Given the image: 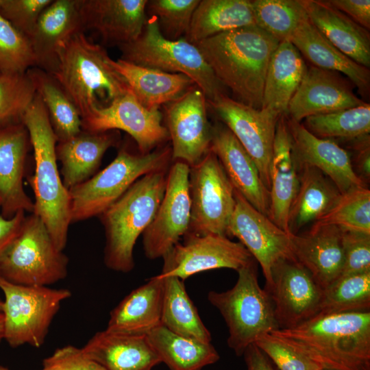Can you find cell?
<instances>
[{
    "label": "cell",
    "mask_w": 370,
    "mask_h": 370,
    "mask_svg": "<svg viewBox=\"0 0 370 370\" xmlns=\"http://www.w3.org/2000/svg\"><path fill=\"white\" fill-rule=\"evenodd\" d=\"M254 344L279 370H323L310 358L271 333L260 336Z\"/></svg>",
    "instance_id": "obj_46"
},
{
    "label": "cell",
    "mask_w": 370,
    "mask_h": 370,
    "mask_svg": "<svg viewBox=\"0 0 370 370\" xmlns=\"http://www.w3.org/2000/svg\"><path fill=\"white\" fill-rule=\"evenodd\" d=\"M162 120L159 108L145 107L130 90L109 106L82 119V130L92 132L123 130L133 138L139 152L147 153L169 138Z\"/></svg>",
    "instance_id": "obj_17"
},
{
    "label": "cell",
    "mask_w": 370,
    "mask_h": 370,
    "mask_svg": "<svg viewBox=\"0 0 370 370\" xmlns=\"http://www.w3.org/2000/svg\"><path fill=\"white\" fill-rule=\"evenodd\" d=\"M295 158L299 166L315 167L326 175L343 194L358 186H367L356 174L349 153L336 140L319 138L301 122L286 114Z\"/></svg>",
    "instance_id": "obj_20"
},
{
    "label": "cell",
    "mask_w": 370,
    "mask_h": 370,
    "mask_svg": "<svg viewBox=\"0 0 370 370\" xmlns=\"http://www.w3.org/2000/svg\"><path fill=\"white\" fill-rule=\"evenodd\" d=\"M299 167V186L288 217V231L292 234H298L304 226L323 216L342 195L318 169L308 165Z\"/></svg>",
    "instance_id": "obj_34"
},
{
    "label": "cell",
    "mask_w": 370,
    "mask_h": 370,
    "mask_svg": "<svg viewBox=\"0 0 370 370\" xmlns=\"http://www.w3.org/2000/svg\"><path fill=\"white\" fill-rule=\"evenodd\" d=\"M344 141H346L347 146L354 151L352 163L356 174L367 184L370 179L369 134Z\"/></svg>",
    "instance_id": "obj_50"
},
{
    "label": "cell",
    "mask_w": 370,
    "mask_h": 370,
    "mask_svg": "<svg viewBox=\"0 0 370 370\" xmlns=\"http://www.w3.org/2000/svg\"><path fill=\"white\" fill-rule=\"evenodd\" d=\"M36 91L28 73H0V123L21 122Z\"/></svg>",
    "instance_id": "obj_43"
},
{
    "label": "cell",
    "mask_w": 370,
    "mask_h": 370,
    "mask_svg": "<svg viewBox=\"0 0 370 370\" xmlns=\"http://www.w3.org/2000/svg\"><path fill=\"white\" fill-rule=\"evenodd\" d=\"M308 19L334 47L358 64L370 67V34L325 0H301Z\"/></svg>",
    "instance_id": "obj_28"
},
{
    "label": "cell",
    "mask_w": 370,
    "mask_h": 370,
    "mask_svg": "<svg viewBox=\"0 0 370 370\" xmlns=\"http://www.w3.org/2000/svg\"><path fill=\"white\" fill-rule=\"evenodd\" d=\"M208 103L252 158L269 190L273 146L281 115L268 108H252L228 95L220 96Z\"/></svg>",
    "instance_id": "obj_14"
},
{
    "label": "cell",
    "mask_w": 370,
    "mask_h": 370,
    "mask_svg": "<svg viewBox=\"0 0 370 370\" xmlns=\"http://www.w3.org/2000/svg\"><path fill=\"white\" fill-rule=\"evenodd\" d=\"M188 187L191 210L187 234L227 236L235 207L234 188L211 149L190 167Z\"/></svg>",
    "instance_id": "obj_11"
},
{
    "label": "cell",
    "mask_w": 370,
    "mask_h": 370,
    "mask_svg": "<svg viewBox=\"0 0 370 370\" xmlns=\"http://www.w3.org/2000/svg\"><path fill=\"white\" fill-rule=\"evenodd\" d=\"M314 136L323 139L346 140L369 134L370 105L324 114L310 116L302 123Z\"/></svg>",
    "instance_id": "obj_39"
},
{
    "label": "cell",
    "mask_w": 370,
    "mask_h": 370,
    "mask_svg": "<svg viewBox=\"0 0 370 370\" xmlns=\"http://www.w3.org/2000/svg\"><path fill=\"white\" fill-rule=\"evenodd\" d=\"M370 309V271L340 276L323 290L318 314L366 312Z\"/></svg>",
    "instance_id": "obj_40"
},
{
    "label": "cell",
    "mask_w": 370,
    "mask_h": 370,
    "mask_svg": "<svg viewBox=\"0 0 370 370\" xmlns=\"http://www.w3.org/2000/svg\"><path fill=\"white\" fill-rule=\"evenodd\" d=\"M82 349L106 370H151L161 362L147 335L104 330L95 333Z\"/></svg>",
    "instance_id": "obj_27"
},
{
    "label": "cell",
    "mask_w": 370,
    "mask_h": 370,
    "mask_svg": "<svg viewBox=\"0 0 370 370\" xmlns=\"http://www.w3.org/2000/svg\"><path fill=\"white\" fill-rule=\"evenodd\" d=\"M342 230L334 225L313 223L303 234H291L296 260L324 290L341 275L343 253Z\"/></svg>",
    "instance_id": "obj_25"
},
{
    "label": "cell",
    "mask_w": 370,
    "mask_h": 370,
    "mask_svg": "<svg viewBox=\"0 0 370 370\" xmlns=\"http://www.w3.org/2000/svg\"><path fill=\"white\" fill-rule=\"evenodd\" d=\"M210 149L219 160L234 188L254 208L269 215L270 195L252 158L221 122L212 126Z\"/></svg>",
    "instance_id": "obj_21"
},
{
    "label": "cell",
    "mask_w": 370,
    "mask_h": 370,
    "mask_svg": "<svg viewBox=\"0 0 370 370\" xmlns=\"http://www.w3.org/2000/svg\"><path fill=\"white\" fill-rule=\"evenodd\" d=\"M333 8L346 14L356 23L370 29L369 0H325Z\"/></svg>",
    "instance_id": "obj_51"
},
{
    "label": "cell",
    "mask_w": 370,
    "mask_h": 370,
    "mask_svg": "<svg viewBox=\"0 0 370 370\" xmlns=\"http://www.w3.org/2000/svg\"><path fill=\"white\" fill-rule=\"evenodd\" d=\"M199 0H152L147 8L157 18L163 36L170 40L187 36Z\"/></svg>",
    "instance_id": "obj_45"
},
{
    "label": "cell",
    "mask_w": 370,
    "mask_h": 370,
    "mask_svg": "<svg viewBox=\"0 0 370 370\" xmlns=\"http://www.w3.org/2000/svg\"><path fill=\"white\" fill-rule=\"evenodd\" d=\"M206 97L196 85L166 104L165 122L171 140L172 161L190 167L210 149L212 126L208 119Z\"/></svg>",
    "instance_id": "obj_18"
},
{
    "label": "cell",
    "mask_w": 370,
    "mask_h": 370,
    "mask_svg": "<svg viewBox=\"0 0 370 370\" xmlns=\"http://www.w3.org/2000/svg\"><path fill=\"white\" fill-rule=\"evenodd\" d=\"M243 356L247 370H276L270 359L254 343L247 347Z\"/></svg>",
    "instance_id": "obj_53"
},
{
    "label": "cell",
    "mask_w": 370,
    "mask_h": 370,
    "mask_svg": "<svg viewBox=\"0 0 370 370\" xmlns=\"http://www.w3.org/2000/svg\"><path fill=\"white\" fill-rule=\"evenodd\" d=\"M3 125H1V123H0V130L2 128Z\"/></svg>",
    "instance_id": "obj_57"
},
{
    "label": "cell",
    "mask_w": 370,
    "mask_h": 370,
    "mask_svg": "<svg viewBox=\"0 0 370 370\" xmlns=\"http://www.w3.org/2000/svg\"><path fill=\"white\" fill-rule=\"evenodd\" d=\"M68 264L42 220L32 213L0 260V277L18 285L48 286L66 277Z\"/></svg>",
    "instance_id": "obj_9"
},
{
    "label": "cell",
    "mask_w": 370,
    "mask_h": 370,
    "mask_svg": "<svg viewBox=\"0 0 370 370\" xmlns=\"http://www.w3.org/2000/svg\"><path fill=\"white\" fill-rule=\"evenodd\" d=\"M171 147L160 146L147 153L122 147L116 158L91 178L69 190L71 222L99 216L137 180L157 170L168 168Z\"/></svg>",
    "instance_id": "obj_7"
},
{
    "label": "cell",
    "mask_w": 370,
    "mask_h": 370,
    "mask_svg": "<svg viewBox=\"0 0 370 370\" xmlns=\"http://www.w3.org/2000/svg\"><path fill=\"white\" fill-rule=\"evenodd\" d=\"M234 198L235 207L227 236L236 237L260 264L267 286L271 282V269L277 262L295 258L291 234L254 208L235 189Z\"/></svg>",
    "instance_id": "obj_16"
},
{
    "label": "cell",
    "mask_w": 370,
    "mask_h": 370,
    "mask_svg": "<svg viewBox=\"0 0 370 370\" xmlns=\"http://www.w3.org/2000/svg\"><path fill=\"white\" fill-rule=\"evenodd\" d=\"M27 73L48 113L58 142L71 138L82 131L81 116L57 79L38 67Z\"/></svg>",
    "instance_id": "obj_38"
},
{
    "label": "cell",
    "mask_w": 370,
    "mask_h": 370,
    "mask_svg": "<svg viewBox=\"0 0 370 370\" xmlns=\"http://www.w3.org/2000/svg\"><path fill=\"white\" fill-rule=\"evenodd\" d=\"M42 370H106L88 358L82 349L68 345L58 348L42 361Z\"/></svg>",
    "instance_id": "obj_49"
},
{
    "label": "cell",
    "mask_w": 370,
    "mask_h": 370,
    "mask_svg": "<svg viewBox=\"0 0 370 370\" xmlns=\"http://www.w3.org/2000/svg\"><path fill=\"white\" fill-rule=\"evenodd\" d=\"M147 337L161 362L169 370H201L220 358L211 343L178 335L162 325L151 331Z\"/></svg>",
    "instance_id": "obj_36"
},
{
    "label": "cell",
    "mask_w": 370,
    "mask_h": 370,
    "mask_svg": "<svg viewBox=\"0 0 370 370\" xmlns=\"http://www.w3.org/2000/svg\"><path fill=\"white\" fill-rule=\"evenodd\" d=\"M3 339V314L0 311V342Z\"/></svg>",
    "instance_id": "obj_54"
},
{
    "label": "cell",
    "mask_w": 370,
    "mask_h": 370,
    "mask_svg": "<svg viewBox=\"0 0 370 370\" xmlns=\"http://www.w3.org/2000/svg\"><path fill=\"white\" fill-rule=\"evenodd\" d=\"M0 370H10V369L0 365Z\"/></svg>",
    "instance_id": "obj_55"
},
{
    "label": "cell",
    "mask_w": 370,
    "mask_h": 370,
    "mask_svg": "<svg viewBox=\"0 0 370 370\" xmlns=\"http://www.w3.org/2000/svg\"><path fill=\"white\" fill-rule=\"evenodd\" d=\"M254 25L250 0H202L193 13L186 39L195 45L221 33Z\"/></svg>",
    "instance_id": "obj_35"
},
{
    "label": "cell",
    "mask_w": 370,
    "mask_h": 370,
    "mask_svg": "<svg viewBox=\"0 0 370 370\" xmlns=\"http://www.w3.org/2000/svg\"><path fill=\"white\" fill-rule=\"evenodd\" d=\"M36 67L29 38L0 14V73H24Z\"/></svg>",
    "instance_id": "obj_44"
},
{
    "label": "cell",
    "mask_w": 370,
    "mask_h": 370,
    "mask_svg": "<svg viewBox=\"0 0 370 370\" xmlns=\"http://www.w3.org/2000/svg\"><path fill=\"white\" fill-rule=\"evenodd\" d=\"M311 65L345 75L365 99L369 97L370 70L349 58L328 41L306 16L290 41Z\"/></svg>",
    "instance_id": "obj_29"
},
{
    "label": "cell",
    "mask_w": 370,
    "mask_h": 370,
    "mask_svg": "<svg viewBox=\"0 0 370 370\" xmlns=\"http://www.w3.org/2000/svg\"><path fill=\"white\" fill-rule=\"evenodd\" d=\"M81 32H85L79 0H53L40 14L29 37L36 67L53 75L58 66L60 46Z\"/></svg>",
    "instance_id": "obj_24"
},
{
    "label": "cell",
    "mask_w": 370,
    "mask_h": 370,
    "mask_svg": "<svg viewBox=\"0 0 370 370\" xmlns=\"http://www.w3.org/2000/svg\"><path fill=\"white\" fill-rule=\"evenodd\" d=\"M341 230L343 265L341 276L370 271V234Z\"/></svg>",
    "instance_id": "obj_48"
},
{
    "label": "cell",
    "mask_w": 370,
    "mask_h": 370,
    "mask_svg": "<svg viewBox=\"0 0 370 370\" xmlns=\"http://www.w3.org/2000/svg\"><path fill=\"white\" fill-rule=\"evenodd\" d=\"M110 64L127 84L138 101L152 109L166 105L195 86L193 81L181 73H171L111 58Z\"/></svg>",
    "instance_id": "obj_32"
},
{
    "label": "cell",
    "mask_w": 370,
    "mask_h": 370,
    "mask_svg": "<svg viewBox=\"0 0 370 370\" xmlns=\"http://www.w3.org/2000/svg\"><path fill=\"white\" fill-rule=\"evenodd\" d=\"M2 305H3V301L0 299V311H1Z\"/></svg>",
    "instance_id": "obj_56"
},
{
    "label": "cell",
    "mask_w": 370,
    "mask_h": 370,
    "mask_svg": "<svg viewBox=\"0 0 370 370\" xmlns=\"http://www.w3.org/2000/svg\"><path fill=\"white\" fill-rule=\"evenodd\" d=\"M25 218V212L20 211L14 217L6 219L0 214V260L11 243L18 234Z\"/></svg>",
    "instance_id": "obj_52"
},
{
    "label": "cell",
    "mask_w": 370,
    "mask_h": 370,
    "mask_svg": "<svg viewBox=\"0 0 370 370\" xmlns=\"http://www.w3.org/2000/svg\"><path fill=\"white\" fill-rule=\"evenodd\" d=\"M299 175L300 167L294 153L286 114H282L277 123L273 146L268 217L288 233L289 210L299 188Z\"/></svg>",
    "instance_id": "obj_26"
},
{
    "label": "cell",
    "mask_w": 370,
    "mask_h": 370,
    "mask_svg": "<svg viewBox=\"0 0 370 370\" xmlns=\"http://www.w3.org/2000/svg\"><path fill=\"white\" fill-rule=\"evenodd\" d=\"M3 293V339L12 347H41L62 303L71 296L66 288L24 286L0 277Z\"/></svg>",
    "instance_id": "obj_10"
},
{
    "label": "cell",
    "mask_w": 370,
    "mask_h": 370,
    "mask_svg": "<svg viewBox=\"0 0 370 370\" xmlns=\"http://www.w3.org/2000/svg\"><path fill=\"white\" fill-rule=\"evenodd\" d=\"M323 370H326V369H323Z\"/></svg>",
    "instance_id": "obj_58"
},
{
    "label": "cell",
    "mask_w": 370,
    "mask_h": 370,
    "mask_svg": "<svg viewBox=\"0 0 370 370\" xmlns=\"http://www.w3.org/2000/svg\"><path fill=\"white\" fill-rule=\"evenodd\" d=\"M307 67L304 58L291 42H280L267 68L262 108L270 109L280 115L286 114Z\"/></svg>",
    "instance_id": "obj_33"
},
{
    "label": "cell",
    "mask_w": 370,
    "mask_h": 370,
    "mask_svg": "<svg viewBox=\"0 0 370 370\" xmlns=\"http://www.w3.org/2000/svg\"><path fill=\"white\" fill-rule=\"evenodd\" d=\"M121 59L128 62L171 73H181L191 79L208 101L227 95L199 48L186 38L170 40L162 34L158 19L146 20L140 35L119 47Z\"/></svg>",
    "instance_id": "obj_6"
},
{
    "label": "cell",
    "mask_w": 370,
    "mask_h": 370,
    "mask_svg": "<svg viewBox=\"0 0 370 370\" xmlns=\"http://www.w3.org/2000/svg\"><path fill=\"white\" fill-rule=\"evenodd\" d=\"M164 278L159 274L130 292L110 312L106 330L147 335L162 325Z\"/></svg>",
    "instance_id": "obj_30"
},
{
    "label": "cell",
    "mask_w": 370,
    "mask_h": 370,
    "mask_svg": "<svg viewBox=\"0 0 370 370\" xmlns=\"http://www.w3.org/2000/svg\"><path fill=\"white\" fill-rule=\"evenodd\" d=\"M271 300L279 329L295 327L317 315L323 289L295 258L282 259L264 288Z\"/></svg>",
    "instance_id": "obj_15"
},
{
    "label": "cell",
    "mask_w": 370,
    "mask_h": 370,
    "mask_svg": "<svg viewBox=\"0 0 370 370\" xmlns=\"http://www.w3.org/2000/svg\"><path fill=\"white\" fill-rule=\"evenodd\" d=\"M22 122L3 126L0 130V208L6 219L20 211L34 212V205L23 188L25 160L30 145Z\"/></svg>",
    "instance_id": "obj_23"
},
{
    "label": "cell",
    "mask_w": 370,
    "mask_h": 370,
    "mask_svg": "<svg viewBox=\"0 0 370 370\" xmlns=\"http://www.w3.org/2000/svg\"><path fill=\"white\" fill-rule=\"evenodd\" d=\"M52 75L77 108L81 119L109 106L130 90L123 77L110 64L99 45L78 33L63 42Z\"/></svg>",
    "instance_id": "obj_4"
},
{
    "label": "cell",
    "mask_w": 370,
    "mask_h": 370,
    "mask_svg": "<svg viewBox=\"0 0 370 370\" xmlns=\"http://www.w3.org/2000/svg\"><path fill=\"white\" fill-rule=\"evenodd\" d=\"M173 162L168 170L163 198L154 218L143 234L144 252L151 260L162 258L189 229L190 166L182 161Z\"/></svg>",
    "instance_id": "obj_12"
},
{
    "label": "cell",
    "mask_w": 370,
    "mask_h": 370,
    "mask_svg": "<svg viewBox=\"0 0 370 370\" xmlns=\"http://www.w3.org/2000/svg\"><path fill=\"white\" fill-rule=\"evenodd\" d=\"M162 278L164 299L162 325L178 335L211 343V334L189 297L184 281L174 276Z\"/></svg>",
    "instance_id": "obj_37"
},
{
    "label": "cell",
    "mask_w": 370,
    "mask_h": 370,
    "mask_svg": "<svg viewBox=\"0 0 370 370\" xmlns=\"http://www.w3.org/2000/svg\"><path fill=\"white\" fill-rule=\"evenodd\" d=\"M326 370H370V311L317 314L270 332Z\"/></svg>",
    "instance_id": "obj_1"
},
{
    "label": "cell",
    "mask_w": 370,
    "mask_h": 370,
    "mask_svg": "<svg viewBox=\"0 0 370 370\" xmlns=\"http://www.w3.org/2000/svg\"><path fill=\"white\" fill-rule=\"evenodd\" d=\"M280 42L256 25L221 33L195 45L233 99L256 109L262 106L265 77Z\"/></svg>",
    "instance_id": "obj_2"
},
{
    "label": "cell",
    "mask_w": 370,
    "mask_h": 370,
    "mask_svg": "<svg viewBox=\"0 0 370 370\" xmlns=\"http://www.w3.org/2000/svg\"><path fill=\"white\" fill-rule=\"evenodd\" d=\"M256 25L280 42L290 41L307 16L301 0L251 1Z\"/></svg>",
    "instance_id": "obj_41"
},
{
    "label": "cell",
    "mask_w": 370,
    "mask_h": 370,
    "mask_svg": "<svg viewBox=\"0 0 370 370\" xmlns=\"http://www.w3.org/2000/svg\"><path fill=\"white\" fill-rule=\"evenodd\" d=\"M237 272L232 288L223 292L211 291L207 298L227 325L228 347L241 356L260 336L278 330L279 326L270 297L258 283L255 260Z\"/></svg>",
    "instance_id": "obj_8"
},
{
    "label": "cell",
    "mask_w": 370,
    "mask_h": 370,
    "mask_svg": "<svg viewBox=\"0 0 370 370\" xmlns=\"http://www.w3.org/2000/svg\"><path fill=\"white\" fill-rule=\"evenodd\" d=\"M313 223L370 234V190L358 186L343 193L334 206Z\"/></svg>",
    "instance_id": "obj_42"
},
{
    "label": "cell",
    "mask_w": 370,
    "mask_h": 370,
    "mask_svg": "<svg viewBox=\"0 0 370 370\" xmlns=\"http://www.w3.org/2000/svg\"><path fill=\"white\" fill-rule=\"evenodd\" d=\"M53 0H0V14L28 38L43 10Z\"/></svg>",
    "instance_id": "obj_47"
},
{
    "label": "cell",
    "mask_w": 370,
    "mask_h": 370,
    "mask_svg": "<svg viewBox=\"0 0 370 370\" xmlns=\"http://www.w3.org/2000/svg\"><path fill=\"white\" fill-rule=\"evenodd\" d=\"M147 0H79L84 32L95 30L104 42L120 47L135 40L146 22Z\"/></svg>",
    "instance_id": "obj_22"
},
{
    "label": "cell",
    "mask_w": 370,
    "mask_h": 370,
    "mask_svg": "<svg viewBox=\"0 0 370 370\" xmlns=\"http://www.w3.org/2000/svg\"><path fill=\"white\" fill-rule=\"evenodd\" d=\"M21 122L29 134L36 162L35 174L29 179L35 197L33 213L42 220L56 247L63 251L71 223L70 197L58 170V140L37 92Z\"/></svg>",
    "instance_id": "obj_3"
},
{
    "label": "cell",
    "mask_w": 370,
    "mask_h": 370,
    "mask_svg": "<svg viewBox=\"0 0 370 370\" xmlns=\"http://www.w3.org/2000/svg\"><path fill=\"white\" fill-rule=\"evenodd\" d=\"M169 168L140 177L99 216L105 230L103 260L108 269L121 273L134 269V247L163 198Z\"/></svg>",
    "instance_id": "obj_5"
},
{
    "label": "cell",
    "mask_w": 370,
    "mask_h": 370,
    "mask_svg": "<svg viewBox=\"0 0 370 370\" xmlns=\"http://www.w3.org/2000/svg\"><path fill=\"white\" fill-rule=\"evenodd\" d=\"M354 84L341 73L312 65L291 99L286 114L297 122L314 115L352 108L365 102L354 92Z\"/></svg>",
    "instance_id": "obj_19"
},
{
    "label": "cell",
    "mask_w": 370,
    "mask_h": 370,
    "mask_svg": "<svg viewBox=\"0 0 370 370\" xmlns=\"http://www.w3.org/2000/svg\"><path fill=\"white\" fill-rule=\"evenodd\" d=\"M162 277L174 276L184 281L208 270L227 268L238 271L254 258L240 242L227 236L186 234L162 257Z\"/></svg>",
    "instance_id": "obj_13"
},
{
    "label": "cell",
    "mask_w": 370,
    "mask_h": 370,
    "mask_svg": "<svg viewBox=\"0 0 370 370\" xmlns=\"http://www.w3.org/2000/svg\"><path fill=\"white\" fill-rule=\"evenodd\" d=\"M119 141L117 130L92 132L82 130L75 136L58 142L56 155L62 164L64 187L69 190L88 180L99 166L106 151Z\"/></svg>",
    "instance_id": "obj_31"
}]
</instances>
